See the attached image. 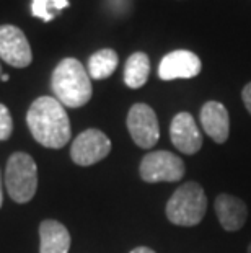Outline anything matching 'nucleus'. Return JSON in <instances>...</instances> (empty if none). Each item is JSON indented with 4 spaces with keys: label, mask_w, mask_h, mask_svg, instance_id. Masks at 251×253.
<instances>
[{
    "label": "nucleus",
    "mask_w": 251,
    "mask_h": 253,
    "mask_svg": "<svg viewBox=\"0 0 251 253\" xmlns=\"http://www.w3.org/2000/svg\"><path fill=\"white\" fill-rule=\"evenodd\" d=\"M5 186L15 203H30L38 188V167L30 154L15 152L5 169Z\"/></svg>",
    "instance_id": "obj_4"
},
{
    "label": "nucleus",
    "mask_w": 251,
    "mask_h": 253,
    "mask_svg": "<svg viewBox=\"0 0 251 253\" xmlns=\"http://www.w3.org/2000/svg\"><path fill=\"white\" fill-rule=\"evenodd\" d=\"M170 139L179 152L193 155L202 147V134L191 113H178L170 125Z\"/></svg>",
    "instance_id": "obj_10"
},
{
    "label": "nucleus",
    "mask_w": 251,
    "mask_h": 253,
    "mask_svg": "<svg viewBox=\"0 0 251 253\" xmlns=\"http://www.w3.org/2000/svg\"><path fill=\"white\" fill-rule=\"evenodd\" d=\"M39 253H69L71 250V234L59 220H42L39 225Z\"/></svg>",
    "instance_id": "obj_13"
},
{
    "label": "nucleus",
    "mask_w": 251,
    "mask_h": 253,
    "mask_svg": "<svg viewBox=\"0 0 251 253\" xmlns=\"http://www.w3.org/2000/svg\"><path fill=\"white\" fill-rule=\"evenodd\" d=\"M69 0H31V13L42 21H51L61 13L64 8L69 7Z\"/></svg>",
    "instance_id": "obj_16"
},
{
    "label": "nucleus",
    "mask_w": 251,
    "mask_h": 253,
    "mask_svg": "<svg viewBox=\"0 0 251 253\" xmlns=\"http://www.w3.org/2000/svg\"><path fill=\"white\" fill-rule=\"evenodd\" d=\"M8 80H10L8 74H3V75H2V82H8Z\"/></svg>",
    "instance_id": "obj_20"
},
{
    "label": "nucleus",
    "mask_w": 251,
    "mask_h": 253,
    "mask_svg": "<svg viewBox=\"0 0 251 253\" xmlns=\"http://www.w3.org/2000/svg\"><path fill=\"white\" fill-rule=\"evenodd\" d=\"M51 87L59 100L67 108H80L87 105L93 95L92 80L82 62L73 57H66L57 64L52 72Z\"/></svg>",
    "instance_id": "obj_2"
},
{
    "label": "nucleus",
    "mask_w": 251,
    "mask_h": 253,
    "mask_svg": "<svg viewBox=\"0 0 251 253\" xmlns=\"http://www.w3.org/2000/svg\"><path fill=\"white\" fill-rule=\"evenodd\" d=\"M201 59L194 52L186 49H176L168 52L158 64V77L170 82L176 79H193L201 72Z\"/></svg>",
    "instance_id": "obj_9"
},
{
    "label": "nucleus",
    "mask_w": 251,
    "mask_h": 253,
    "mask_svg": "<svg viewBox=\"0 0 251 253\" xmlns=\"http://www.w3.org/2000/svg\"><path fill=\"white\" fill-rule=\"evenodd\" d=\"M127 131L132 141L142 149H152L160 139V127L155 111L145 103H136L127 113Z\"/></svg>",
    "instance_id": "obj_7"
},
{
    "label": "nucleus",
    "mask_w": 251,
    "mask_h": 253,
    "mask_svg": "<svg viewBox=\"0 0 251 253\" xmlns=\"http://www.w3.org/2000/svg\"><path fill=\"white\" fill-rule=\"evenodd\" d=\"M215 214L218 217V222L227 232H235L240 230L247 222L248 217V208L242 199L227 193H222L215 198Z\"/></svg>",
    "instance_id": "obj_12"
},
{
    "label": "nucleus",
    "mask_w": 251,
    "mask_h": 253,
    "mask_svg": "<svg viewBox=\"0 0 251 253\" xmlns=\"http://www.w3.org/2000/svg\"><path fill=\"white\" fill-rule=\"evenodd\" d=\"M111 152V141L100 129H87L73 139L71 147V157L73 164L80 167H90L108 157Z\"/></svg>",
    "instance_id": "obj_6"
},
{
    "label": "nucleus",
    "mask_w": 251,
    "mask_h": 253,
    "mask_svg": "<svg viewBox=\"0 0 251 253\" xmlns=\"http://www.w3.org/2000/svg\"><path fill=\"white\" fill-rule=\"evenodd\" d=\"M3 204V198H2V188H0V208H2Z\"/></svg>",
    "instance_id": "obj_21"
},
{
    "label": "nucleus",
    "mask_w": 251,
    "mask_h": 253,
    "mask_svg": "<svg viewBox=\"0 0 251 253\" xmlns=\"http://www.w3.org/2000/svg\"><path fill=\"white\" fill-rule=\"evenodd\" d=\"M0 57L8 66L23 69L33 61L30 42L18 26L2 25L0 26Z\"/></svg>",
    "instance_id": "obj_8"
},
{
    "label": "nucleus",
    "mask_w": 251,
    "mask_h": 253,
    "mask_svg": "<svg viewBox=\"0 0 251 253\" xmlns=\"http://www.w3.org/2000/svg\"><path fill=\"white\" fill-rule=\"evenodd\" d=\"M117 62H119V57L114 49H109V47L100 49L88 59V75L95 80L108 79L109 75L114 74Z\"/></svg>",
    "instance_id": "obj_15"
},
{
    "label": "nucleus",
    "mask_w": 251,
    "mask_h": 253,
    "mask_svg": "<svg viewBox=\"0 0 251 253\" xmlns=\"http://www.w3.org/2000/svg\"><path fill=\"white\" fill-rule=\"evenodd\" d=\"M207 211V196L199 183L186 181L176 190L167 203V217L179 227H194Z\"/></svg>",
    "instance_id": "obj_3"
},
{
    "label": "nucleus",
    "mask_w": 251,
    "mask_h": 253,
    "mask_svg": "<svg viewBox=\"0 0 251 253\" xmlns=\"http://www.w3.org/2000/svg\"><path fill=\"white\" fill-rule=\"evenodd\" d=\"M131 253H155V252L152 249H148V247H137Z\"/></svg>",
    "instance_id": "obj_19"
},
{
    "label": "nucleus",
    "mask_w": 251,
    "mask_h": 253,
    "mask_svg": "<svg viewBox=\"0 0 251 253\" xmlns=\"http://www.w3.org/2000/svg\"><path fill=\"white\" fill-rule=\"evenodd\" d=\"M184 162L168 150H155L148 152L142 159L139 173L141 178L147 183H160V181H178L184 175Z\"/></svg>",
    "instance_id": "obj_5"
},
{
    "label": "nucleus",
    "mask_w": 251,
    "mask_h": 253,
    "mask_svg": "<svg viewBox=\"0 0 251 253\" xmlns=\"http://www.w3.org/2000/svg\"><path fill=\"white\" fill-rule=\"evenodd\" d=\"M2 75H3V72H2V66H0V79H2Z\"/></svg>",
    "instance_id": "obj_22"
},
{
    "label": "nucleus",
    "mask_w": 251,
    "mask_h": 253,
    "mask_svg": "<svg viewBox=\"0 0 251 253\" xmlns=\"http://www.w3.org/2000/svg\"><path fill=\"white\" fill-rule=\"evenodd\" d=\"M201 125L204 132L214 142H227L230 134V118L228 111L218 101H207L201 108Z\"/></svg>",
    "instance_id": "obj_11"
},
{
    "label": "nucleus",
    "mask_w": 251,
    "mask_h": 253,
    "mask_svg": "<svg viewBox=\"0 0 251 253\" xmlns=\"http://www.w3.org/2000/svg\"><path fill=\"white\" fill-rule=\"evenodd\" d=\"M150 74V61L145 52H134L126 61L124 82L129 88H141L145 85Z\"/></svg>",
    "instance_id": "obj_14"
},
{
    "label": "nucleus",
    "mask_w": 251,
    "mask_h": 253,
    "mask_svg": "<svg viewBox=\"0 0 251 253\" xmlns=\"http://www.w3.org/2000/svg\"><path fill=\"white\" fill-rule=\"evenodd\" d=\"M248 253H251V244L248 245Z\"/></svg>",
    "instance_id": "obj_23"
},
{
    "label": "nucleus",
    "mask_w": 251,
    "mask_h": 253,
    "mask_svg": "<svg viewBox=\"0 0 251 253\" xmlns=\"http://www.w3.org/2000/svg\"><path fill=\"white\" fill-rule=\"evenodd\" d=\"M13 131V121L8 108L0 103V141H7L12 136Z\"/></svg>",
    "instance_id": "obj_17"
},
{
    "label": "nucleus",
    "mask_w": 251,
    "mask_h": 253,
    "mask_svg": "<svg viewBox=\"0 0 251 253\" xmlns=\"http://www.w3.org/2000/svg\"><path fill=\"white\" fill-rule=\"evenodd\" d=\"M26 123L35 141L47 149H62L72 136L69 115L54 96H39L31 103Z\"/></svg>",
    "instance_id": "obj_1"
},
{
    "label": "nucleus",
    "mask_w": 251,
    "mask_h": 253,
    "mask_svg": "<svg viewBox=\"0 0 251 253\" xmlns=\"http://www.w3.org/2000/svg\"><path fill=\"white\" fill-rule=\"evenodd\" d=\"M242 98H243V103L247 106L248 113L251 115V82L245 85V88L242 91Z\"/></svg>",
    "instance_id": "obj_18"
}]
</instances>
